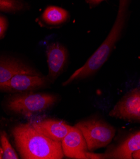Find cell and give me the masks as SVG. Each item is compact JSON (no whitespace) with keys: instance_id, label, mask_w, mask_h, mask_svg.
<instances>
[{"instance_id":"8","label":"cell","mask_w":140,"mask_h":159,"mask_svg":"<svg viewBox=\"0 0 140 159\" xmlns=\"http://www.w3.org/2000/svg\"><path fill=\"white\" fill-rule=\"evenodd\" d=\"M47 57L49 81H54L63 70L68 58V52L66 48L59 43L51 44L47 48Z\"/></svg>"},{"instance_id":"4","label":"cell","mask_w":140,"mask_h":159,"mask_svg":"<svg viewBox=\"0 0 140 159\" xmlns=\"http://www.w3.org/2000/svg\"><path fill=\"white\" fill-rule=\"evenodd\" d=\"M75 126L83 134L88 150L90 151L108 145L112 141L116 133L113 126L97 119L81 121Z\"/></svg>"},{"instance_id":"17","label":"cell","mask_w":140,"mask_h":159,"mask_svg":"<svg viewBox=\"0 0 140 159\" xmlns=\"http://www.w3.org/2000/svg\"><path fill=\"white\" fill-rule=\"evenodd\" d=\"M2 156H3V150H2V146L0 145V159L2 158Z\"/></svg>"},{"instance_id":"13","label":"cell","mask_w":140,"mask_h":159,"mask_svg":"<svg viewBox=\"0 0 140 159\" xmlns=\"http://www.w3.org/2000/svg\"><path fill=\"white\" fill-rule=\"evenodd\" d=\"M28 7L24 0H0V11L14 13L23 11Z\"/></svg>"},{"instance_id":"11","label":"cell","mask_w":140,"mask_h":159,"mask_svg":"<svg viewBox=\"0 0 140 159\" xmlns=\"http://www.w3.org/2000/svg\"><path fill=\"white\" fill-rule=\"evenodd\" d=\"M140 149V131L127 138L115 149L106 155L105 158L130 159L133 154Z\"/></svg>"},{"instance_id":"10","label":"cell","mask_w":140,"mask_h":159,"mask_svg":"<svg viewBox=\"0 0 140 159\" xmlns=\"http://www.w3.org/2000/svg\"><path fill=\"white\" fill-rule=\"evenodd\" d=\"M32 125L45 136L61 143L73 128L63 122L53 119L36 122L32 123Z\"/></svg>"},{"instance_id":"1","label":"cell","mask_w":140,"mask_h":159,"mask_svg":"<svg viewBox=\"0 0 140 159\" xmlns=\"http://www.w3.org/2000/svg\"><path fill=\"white\" fill-rule=\"evenodd\" d=\"M15 145L22 158L61 159V143L45 136L30 124H20L12 129Z\"/></svg>"},{"instance_id":"2","label":"cell","mask_w":140,"mask_h":159,"mask_svg":"<svg viewBox=\"0 0 140 159\" xmlns=\"http://www.w3.org/2000/svg\"><path fill=\"white\" fill-rule=\"evenodd\" d=\"M128 3V0H120L117 18L109 34L85 64L76 70L67 81L63 83V86H66L74 80L87 78L95 74L102 67L120 38L126 22Z\"/></svg>"},{"instance_id":"7","label":"cell","mask_w":140,"mask_h":159,"mask_svg":"<svg viewBox=\"0 0 140 159\" xmlns=\"http://www.w3.org/2000/svg\"><path fill=\"white\" fill-rule=\"evenodd\" d=\"M64 155L72 158H88V147L84 136L76 126L73 127L61 141Z\"/></svg>"},{"instance_id":"6","label":"cell","mask_w":140,"mask_h":159,"mask_svg":"<svg viewBox=\"0 0 140 159\" xmlns=\"http://www.w3.org/2000/svg\"><path fill=\"white\" fill-rule=\"evenodd\" d=\"M48 77L39 75L19 74L13 76L8 81L0 84V90L12 93H21L37 89L45 86Z\"/></svg>"},{"instance_id":"12","label":"cell","mask_w":140,"mask_h":159,"mask_svg":"<svg viewBox=\"0 0 140 159\" xmlns=\"http://www.w3.org/2000/svg\"><path fill=\"white\" fill-rule=\"evenodd\" d=\"M69 17L68 11L62 8L50 6L47 8L43 14V20L49 24L57 25L65 22Z\"/></svg>"},{"instance_id":"3","label":"cell","mask_w":140,"mask_h":159,"mask_svg":"<svg viewBox=\"0 0 140 159\" xmlns=\"http://www.w3.org/2000/svg\"><path fill=\"white\" fill-rule=\"evenodd\" d=\"M55 95L46 93H23L9 99L7 107L15 113L30 116L42 112L53 106L56 102Z\"/></svg>"},{"instance_id":"15","label":"cell","mask_w":140,"mask_h":159,"mask_svg":"<svg viewBox=\"0 0 140 159\" xmlns=\"http://www.w3.org/2000/svg\"><path fill=\"white\" fill-rule=\"evenodd\" d=\"M8 22L6 19L2 15H0V39L2 38L6 30Z\"/></svg>"},{"instance_id":"9","label":"cell","mask_w":140,"mask_h":159,"mask_svg":"<svg viewBox=\"0 0 140 159\" xmlns=\"http://www.w3.org/2000/svg\"><path fill=\"white\" fill-rule=\"evenodd\" d=\"M19 74L39 75L32 67L13 58L0 57V84L5 83Z\"/></svg>"},{"instance_id":"14","label":"cell","mask_w":140,"mask_h":159,"mask_svg":"<svg viewBox=\"0 0 140 159\" xmlns=\"http://www.w3.org/2000/svg\"><path fill=\"white\" fill-rule=\"evenodd\" d=\"M0 142L3 150L2 158L4 159H18V155L15 152L11 145L10 143L7 134L5 131L0 133Z\"/></svg>"},{"instance_id":"16","label":"cell","mask_w":140,"mask_h":159,"mask_svg":"<svg viewBox=\"0 0 140 159\" xmlns=\"http://www.w3.org/2000/svg\"><path fill=\"white\" fill-rule=\"evenodd\" d=\"M102 1L103 0H90V2L92 4H97Z\"/></svg>"},{"instance_id":"5","label":"cell","mask_w":140,"mask_h":159,"mask_svg":"<svg viewBox=\"0 0 140 159\" xmlns=\"http://www.w3.org/2000/svg\"><path fill=\"white\" fill-rule=\"evenodd\" d=\"M109 116L129 121L140 122V89L125 95L109 112Z\"/></svg>"}]
</instances>
